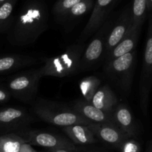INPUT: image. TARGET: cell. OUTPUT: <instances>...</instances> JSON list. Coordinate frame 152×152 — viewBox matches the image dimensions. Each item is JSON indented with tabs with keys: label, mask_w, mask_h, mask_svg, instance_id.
<instances>
[{
	"label": "cell",
	"mask_w": 152,
	"mask_h": 152,
	"mask_svg": "<svg viewBox=\"0 0 152 152\" xmlns=\"http://www.w3.org/2000/svg\"><path fill=\"white\" fill-rule=\"evenodd\" d=\"M121 152H140V146L137 141L127 139L120 146Z\"/></svg>",
	"instance_id": "cell-25"
},
{
	"label": "cell",
	"mask_w": 152,
	"mask_h": 152,
	"mask_svg": "<svg viewBox=\"0 0 152 152\" xmlns=\"http://www.w3.org/2000/svg\"><path fill=\"white\" fill-rule=\"evenodd\" d=\"M117 102V96L108 85L99 87L91 101L94 106L108 113H111Z\"/></svg>",
	"instance_id": "cell-17"
},
{
	"label": "cell",
	"mask_w": 152,
	"mask_h": 152,
	"mask_svg": "<svg viewBox=\"0 0 152 152\" xmlns=\"http://www.w3.org/2000/svg\"><path fill=\"white\" fill-rule=\"evenodd\" d=\"M22 137L27 143L31 145L44 147L49 149H66L69 151H77L75 145L66 138L57 136L53 134L40 131H25L19 132Z\"/></svg>",
	"instance_id": "cell-8"
},
{
	"label": "cell",
	"mask_w": 152,
	"mask_h": 152,
	"mask_svg": "<svg viewBox=\"0 0 152 152\" xmlns=\"http://www.w3.org/2000/svg\"><path fill=\"white\" fill-rule=\"evenodd\" d=\"M148 152H152V142H151V144H150L149 148H148Z\"/></svg>",
	"instance_id": "cell-30"
},
{
	"label": "cell",
	"mask_w": 152,
	"mask_h": 152,
	"mask_svg": "<svg viewBox=\"0 0 152 152\" xmlns=\"http://www.w3.org/2000/svg\"><path fill=\"white\" fill-rule=\"evenodd\" d=\"M88 126L93 132L95 137L115 146L120 147L129 139L114 123H92Z\"/></svg>",
	"instance_id": "cell-12"
},
{
	"label": "cell",
	"mask_w": 152,
	"mask_h": 152,
	"mask_svg": "<svg viewBox=\"0 0 152 152\" xmlns=\"http://www.w3.org/2000/svg\"><path fill=\"white\" fill-rule=\"evenodd\" d=\"M48 152H71L66 149H49Z\"/></svg>",
	"instance_id": "cell-28"
},
{
	"label": "cell",
	"mask_w": 152,
	"mask_h": 152,
	"mask_svg": "<svg viewBox=\"0 0 152 152\" xmlns=\"http://www.w3.org/2000/svg\"><path fill=\"white\" fill-rule=\"evenodd\" d=\"M48 13L45 4L32 0L24 5L8 35L9 42L17 47L33 44L47 31Z\"/></svg>",
	"instance_id": "cell-1"
},
{
	"label": "cell",
	"mask_w": 152,
	"mask_h": 152,
	"mask_svg": "<svg viewBox=\"0 0 152 152\" xmlns=\"http://www.w3.org/2000/svg\"><path fill=\"white\" fill-rule=\"evenodd\" d=\"M63 131L74 144L88 145L96 142L94 134L88 126L72 125L64 127Z\"/></svg>",
	"instance_id": "cell-18"
},
{
	"label": "cell",
	"mask_w": 152,
	"mask_h": 152,
	"mask_svg": "<svg viewBox=\"0 0 152 152\" xmlns=\"http://www.w3.org/2000/svg\"><path fill=\"white\" fill-rule=\"evenodd\" d=\"M140 31V28H137L132 25L130 31L126 34V37L107 55L106 57L105 58L104 62L112 60L135 50V47L139 39Z\"/></svg>",
	"instance_id": "cell-15"
},
{
	"label": "cell",
	"mask_w": 152,
	"mask_h": 152,
	"mask_svg": "<svg viewBox=\"0 0 152 152\" xmlns=\"http://www.w3.org/2000/svg\"><path fill=\"white\" fill-rule=\"evenodd\" d=\"M119 0H96L94 2L93 11L80 35L83 40L95 34L108 19V15L115 7Z\"/></svg>",
	"instance_id": "cell-9"
},
{
	"label": "cell",
	"mask_w": 152,
	"mask_h": 152,
	"mask_svg": "<svg viewBox=\"0 0 152 152\" xmlns=\"http://www.w3.org/2000/svg\"><path fill=\"white\" fill-rule=\"evenodd\" d=\"M19 152H37L34 148H32L31 145H30L29 143H24L22 145L20 148V151Z\"/></svg>",
	"instance_id": "cell-27"
},
{
	"label": "cell",
	"mask_w": 152,
	"mask_h": 152,
	"mask_svg": "<svg viewBox=\"0 0 152 152\" xmlns=\"http://www.w3.org/2000/svg\"><path fill=\"white\" fill-rule=\"evenodd\" d=\"M5 1H7V0H0V5H1V4H3Z\"/></svg>",
	"instance_id": "cell-31"
},
{
	"label": "cell",
	"mask_w": 152,
	"mask_h": 152,
	"mask_svg": "<svg viewBox=\"0 0 152 152\" xmlns=\"http://www.w3.org/2000/svg\"><path fill=\"white\" fill-rule=\"evenodd\" d=\"M33 121V118L23 108L8 107L0 110V131H19Z\"/></svg>",
	"instance_id": "cell-11"
},
{
	"label": "cell",
	"mask_w": 152,
	"mask_h": 152,
	"mask_svg": "<svg viewBox=\"0 0 152 152\" xmlns=\"http://www.w3.org/2000/svg\"><path fill=\"white\" fill-rule=\"evenodd\" d=\"M84 50V45L74 44L68 46L61 54L45 59L44 65L39 68L42 77H65L77 74Z\"/></svg>",
	"instance_id": "cell-2"
},
{
	"label": "cell",
	"mask_w": 152,
	"mask_h": 152,
	"mask_svg": "<svg viewBox=\"0 0 152 152\" xmlns=\"http://www.w3.org/2000/svg\"><path fill=\"white\" fill-rule=\"evenodd\" d=\"M17 0H7L0 5V33H3L8 28L13 8Z\"/></svg>",
	"instance_id": "cell-22"
},
{
	"label": "cell",
	"mask_w": 152,
	"mask_h": 152,
	"mask_svg": "<svg viewBox=\"0 0 152 152\" xmlns=\"http://www.w3.org/2000/svg\"><path fill=\"white\" fill-rule=\"evenodd\" d=\"M94 5V0H84L70 8L62 17L68 19H74L87 13Z\"/></svg>",
	"instance_id": "cell-23"
},
{
	"label": "cell",
	"mask_w": 152,
	"mask_h": 152,
	"mask_svg": "<svg viewBox=\"0 0 152 152\" xmlns=\"http://www.w3.org/2000/svg\"><path fill=\"white\" fill-rule=\"evenodd\" d=\"M147 1L146 0H133L132 7V20L134 26L142 28L145 17H146Z\"/></svg>",
	"instance_id": "cell-21"
},
{
	"label": "cell",
	"mask_w": 152,
	"mask_h": 152,
	"mask_svg": "<svg viewBox=\"0 0 152 152\" xmlns=\"http://www.w3.org/2000/svg\"><path fill=\"white\" fill-rule=\"evenodd\" d=\"M39 59L26 55H7L0 56V74L11 72L37 64Z\"/></svg>",
	"instance_id": "cell-16"
},
{
	"label": "cell",
	"mask_w": 152,
	"mask_h": 152,
	"mask_svg": "<svg viewBox=\"0 0 152 152\" xmlns=\"http://www.w3.org/2000/svg\"><path fill=\"white\" fill-rule=\"evenodd\" d=\"M100 79L96 76H88L83 78L79 86L85 100L91 102L94 95L100 87Z\"/></svg>",
	"instance_id": "cell-20"
},
{
	"label": "cell",
	"mask_w": 152,
	"mask_h": 152,
	"mask_svg": "<svg viewBox=\"0 0 152 152\" xmlns=\"http://www.w3.org/2000/svg\"><path fill=\"white\" fill-rule=\"evenodd\" d=\"M111 118L113 123L126 137L135 136L137 134L136 125L132 112L126 105L123 104L116 105L111 111Z\"/></svg>",
	"instance_id": "cell-13"
},
{
	"label": "cell",
	"mask_w": 152,
	"mask_h": 152,
	"mask_svg": "<svg viewBox=\"0 0 152 152\" xmlns=\"http://www.w3.org/2000/svg\"><path fill=\"white\" fill-rule=\"evenodd\" d=\"M33 111L43 121L63 128L72 125L88 126L92 123L72 108L50 101L39 99L34 105Z\"/></svg>",
	"instance_id": "cell-3"
},
{
	"label": "cell",
	"mask_w": 152,
	"mask_h": 152,
	"mask_svg": "<svg viewBox=\"0 0 152 152\" xmlns=\"http://www.w3.org/2000/svg\"><path fill=\"white\" fill-rule=\"evenodd\" d=\"M136 54V50H134L105 62L104 71L107 77L125 92H129L132 86Z\"/></svg>",
	"instance_id": "cell-4"
},
{
	"label": "cell",
	"mask_w": 152,
	"mask_h": 152,
	"mask_svg": "<svg viewBox=\"0 0 152 152\" xmlns=\"http://www.w3.org/2000/svg\"><path fill=\"white\" fill-rule=\"evenodd\" d=\"M20 135L10 133L0 136V152H19L22 145L26 143Z\"/></svg>",
	"instance_id": "cell-19"
},
{
	"label": "cell",
	"mask_w": 152,
	"mask_h": 152,
	"mask_svg": "<svg viewBox=\"0 0 152 152\" xmlns=\"http://www.w3.org/2000/svg\"><path fill=\"white\" fill-rule=\"evenodd\" d=\"M72 109L92 123H113L111 113L102 111L86 100L75 102Z\"/></svg>",
	"instance_id": "cell-14"
},
{
	"label": "cell",
	"mask_w": 152,
	"mask_h": 152,
	"mask_svg": "<svg viewBox=\"0 0 152 152\" xmlns=\"http://www.w3.org/2000/svg\"><path fill=\"white\" fill-rule=\"evenodd\" d=\"M147 1V8L148 10H152V0H146Z\"/></svg>",
	"instance_id": "cell-29"
},
{
	"label": "cell",
	"mask_w": 152,
	"mask_h": 152,
	"mask_svg": "<svg viewBox=\"0 0 152 152\" xmlns=\"http://www.w3.org/2000/svg\"><path fill=\"white\" fill-rule=\"evenodd\" d=\"M11 94L7 89L0 88V103H4L10 99Z\"/></svg>",
	"instance_id": "cell-26"
},
{
	"label": "cell",
	"mask_w": 152,
	"mask_h": 152,
	"mask_svg": "<svg viewBox=\"0 0 152 152\" xmlns=\"http://www.w3.org/2000/svg\"><path fill=\"white\" fill-rule=\"evenodd\" d=\"M113 23V20H106L95 33L94 38L83 52L79 72L90 71L101 61H104L107 37Z\"/></svg>",
	"instance_id": "cell-6"
},
{
	"label": "cell",
	"mask_w": 152,
	"mask_h": 152,
	"mask_svg": "<svg viewBox=\"0 0 152 152\" xmlns=\"http://www.w3.org/2000/svg\"><path fill=\"white\" fill-rule=\"evenodd\" d=\"M84 0H57L53 7V14L62 16L70 8Z\"/></svg>",
	"instance_id": "cell-24"
},
{
	"label": "cell",
	"mask_w": 152,
	"mask_h": 152,
	"mask_svg": "<svg viewBox=\"0 0 152 152\" xmlns=\"http://www.w3.org/2000/svg\"><path fill=\"white\" fill-rule=\"evenodd\" d=\"M42 78L40 68L20 72L9 79L7 90L15 98L25 103H30L37 96Z\"/></svg>",
	"instance_id": "cell-5"
},
{
	"label": "cell",
	"mask_w": 152,
	"mask_h": 152,
	"mask_svg": "<svg viewBox=\"0 0 152 152\" xmlns=\"http://www.w3.org/2000/svg\"><path fill=\"white\" fill-rule=\"evenodd\" d=\"M152 88V15L148 21L146 43L140 81V99L142 113L147 115L149 96Z\"/></svg>",
	"instance_id": "cell-7"
},
{
	"label": "cell",
	"mask_w": 152,
	"mask_h": 152,
	"mask_svg": "<svg viewBox=\"0 0 152 152\" xmlns=\"http://www.w3.org/2000/svg\"><path fill=\"white\" fill-rule=\"evenodd\" d=\"M132 23L133 20L132 7H127L118 16L117 20L115 22L114 21V23L108 33L106 39L105 58L109 52L126 37L132 28Z\"/></svg>",
	"instance_id": "cell-10"
}]
</instances>
